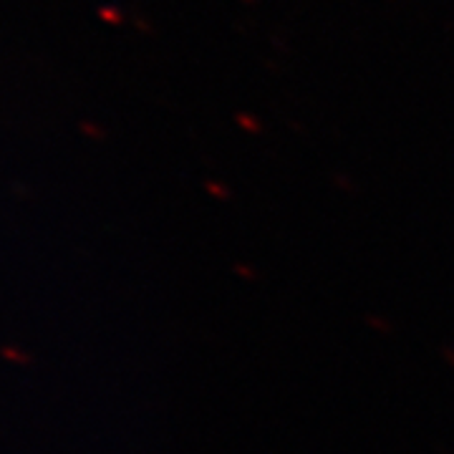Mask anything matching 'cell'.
<instances>
[{"mask_svg":"<svg viewBox=\"0 0 454 454\" xmlns=\"http://www.w3.org/2000/svg\"><path fill=\"white\" fill-rule=\"evenodd\" d=\"M0 354L8 358V361H16V364H28V356H23V354H20L18 348H13V346H5Z\"/></svg>","mask_w":454,"mask_h":454,"instance_id":"obj_1","label":"cell"}]
</instances>
